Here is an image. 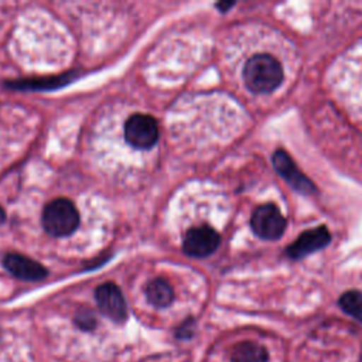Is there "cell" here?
<instances>
[{
  "label": "cell",
  "instance_id": "7c38bea8",
  "mask_svg": "<svg viewBox=\"0 0 362 362\" xmlns=\"http://www.w3.org/2000/svg\"><path fill=\"white\" fill-rule=\"evenodd\" d=\"M338 304L348 315L362 322V291H358V290L345 291L339 297Z\"/></svg>",
  "mask_w": 362,
  "mask_h": 362
},
{
  "label": "cell",
  "instance_id": "9c48e42d",
  "mask_svg": "<svg viewBox=\"0 0 362 362\" xmlns=\"http://www.w3.org/2000/svg\"><path fill=\"white\" fill-rule=\"evenodd\" d=\"M4 267L17 279L21 280H30V281H37L41 280L47 276V269L37 263L35 260L18 255V253H8L4 256Z\"/></svg>",
  "mask_w": 362,
  "mask_h": 362
},
{
  "label": "cell",
  "instance_id": "2e32d148",
  "mask_svg": "<svg viewBox=\"0 0 362 362\" xmlns=\"http://www.w3.org/2000/svg\"><path fill=\"white\" fill-rule=\"evenodd\" d=\"M4 219H6V215H4V212H3V209H1V206H0V223H1Z\"/></svg>",
  "mask_w": 362,
  "mask_h": 362
},
{
  "label": "cell",
  "instance_id": "4fadbf2b",
  "mask_svg": "<svg viewBox=\"0 0 362 362\" xmlns=\"http://www.w3.org/2000/svg\"><path fill=\"white\" fill-rule=\"evenodd\" d=\"M75 324H76L81 329L89 331V329H93V328H95L96 320H95L93 314H92L89 310H83V311H81V313L76 314V317H75Z\"/></svg>",
  "mask_w": 362,
  "mask_h": 362
},
{
  "label": "cell",
  "instance_id": "ba28073f",
  "mask_svg": "<svg viewBox=\"0 0 362 362\" xmlns=\"http://www.w3.org/2000/svg\"><path fill=\"white\" fill-rule=\"evenodd\" d=\"M329 232L325 226H318L303 232L298 239L287 247V255L291 259H301L329 243Z\"/></svg>",
  "mask_w": 362,
  "mask_h": 362
},
{
  "label": "cell",
  "instance_id": "277c9868",
  "mask_svg": "<svg viewBox=\"0 0 362 362\" xmlns=\"http://www.w3.org/2000/svg\"><path fill=\"white\" fill-rule=\"evenodd\" d=\"M250 226L259 238L276 240L286 229V219L276 205L264 204L253 212Z\"/></svg>",
  "mask_w": 362,
  "mask_h": 362
},
{
  "label": "cell",
  "instance_id": "5bb4252c",
  "mask_svg": "<svg viewBox=\"0 0 362 362\" xmlns=\"http://www.w3.org/2000/svg\"><path fill=\"white\" fill-rule=\"evenodd\" d=\"M195 331V321L192 318L189 320H185L178 328H177V332L175 335L181 339H187V338H191L192 334Z\"/></svg>",
  "mask_w": 362,
  "mask_h": 362
},
{
  "label": "cell",
  "instance_id": "7a4b0ae2",
  "mask_svg": "<svg viewBox=\"0 0 362 362\" xmlns=\"http://www.w3.org/2000/svg\"><path fill=\"white\" fill-rule=\"evenodd\" d=\"M79 223L76 206L66 198L51 201L42 212V226L52 236H68Z\"/></svg>",
  "mask_w": 362,
  "mask_h": 362
},
{
  "label": "cell",
  "instance_id": "30bf717a",
  "mask_svg": "<svg viewBox=\"0 0 362 362\" xmlns=\"http://www.w3.org/2000/svg\"><path fill=\"white\" fill-rule=\"evenodd\" d=\"M230 362H269V352L256 342H239L232 351Z\"/></svg>",
  "mask_w": 362,
  "mask_h": 362
},
{
  "label": "cell",
  "instance_id": "9a60e30c",
  "mask_svg": "<svg viewBox=\"0 0 362 362\" xmlns=\"http://www.w3.org/2000/svg\"><path fill=\"white\" fill-rule=\"evenodd\" d=\"M230 6H233V3H225V4H218V7L219 8H222V11H225V8H228V7H230Z\"/></svg>",
  "mask_w": 362,
  "mask_h": 362
},
{
  "label": "cell",
  "instance_id": "6da1fadb",
  "mask_svg": "<svg viewBox=\"0 0 362 362\" xmlns=\"http://www.w3.org/2000/svg\"><path fill=\"white\" fill-rule=\"evenodd\" d=\"M243 81L255 93H269L283 81L280 62L269 54H256L247 59L243 68Z\"/></svg>",
  "mask_w": 362,
  "mask_h": 362
},
{
  "label": "cell",
  "instance_id": "5b68a950",
  "mask_svg": "<svg viewBox=\"0 0 362 362\" xmlns=\"http://www.w3.org/2000/svg\"><path fill=\"white\" fill-rule=\"evenodd\" d=\"M221 243L219 233L211 226L191 228L182 242L184 252L192 257H205L214 253Z\"/></svg>",
  "mask_w": 362,
  "mask_h": 362
},
{
  "label": "cell",
  "instance_id": "8fae6325",
  "mask_svg": "<svg viewBox=\"0 0 362 362\" xmlns=\"http://www.w3.org/2000/svg\"><path fill=\"white\" fill-rule=\"evenodd\" d=\"M146 297L154 307L163 308L173 303L174 291L170 283L164 279H154L146 287Z\"/></svg>",
  "mask_w": 362,
  "mask_h": 362
},
{
  "label": "cell",
  "instance_id": "52a82bcc",
  "mask_svg": "<svg viewBox=\"0 0 362 362\" xmlns=\"http://www.w3.org/2000/svg\"><path fill=\"white\" fill-rule=\"evenodd\" d=\"M273 165L276 168V171L298 192L301 194H313L315 191V185L310 181V178H307L300 170L298 167L294 164V161L290 158V156L283 151V150H277L273 154Z\"/></svg>",
  "mask_w": 362,
  "mask_h": 362
},
{
  "label": "cell",
  "instance_id": "3957f363",
  "mask_svg": "<svg viewBox=\"0 0 362 362\" xmlns=\"http://www.w3.org/2000/svg\"><path fill=\"white\" fill-rule=\"evenodd\" d=\"M124 137L136 148H150L158 139V124L151 116L136 113L124 124Z\"/></svg>",
  "mask_w": 362,
  "mask_h": 362
},
{
  "label": "cell",
  "instance_id": "8992f818",
  "mask_svg": "<svg viewBox=\"0 0 362 362\" xmlns=\"http://www.w3.org/2000/svg\"><path fill=\"white\" fill-rule=\"evenodd\" d=\"M95 300L99 310L115 322L127 318V305L120 288L115 283H103L95 290Z\"/></svg>",
  "mask_w": 362,
  "mask_h": 362
}]
</instances>
